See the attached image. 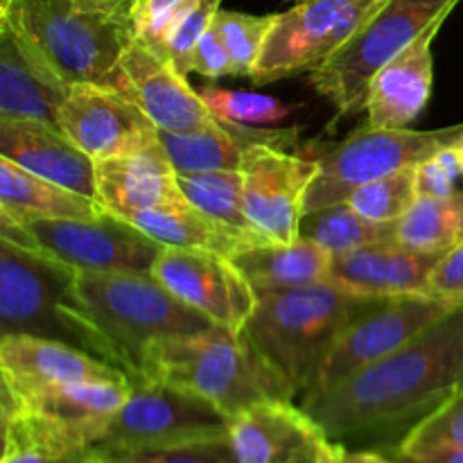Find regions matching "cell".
<instances>
[{
	"mask_svg": "<svg viewBox=\"0 0 463 463\" xmlns=\"http://www.w3.org/2000/svg\"><path fill=\"white\" fill-rule=\"evenodd\" d=\"M463 387V301L375 364L355 371L301 407L330 441L371 439L420 419Z\"/></svg>",
	"mask_w": 463,
	"mask_h": 463,
	"instance_id": "cell-1",
	"label": "cell"
},
{
	"mask_svg": "<svg viewBox=\"0 0 463 463\" xmlns=\"http://www.w3.org/2000/svg\"><path fill=\"white\" fill-rule=\"evenodd\" d=\"M138 378L203 398L229 419L256 402L297 398L244 333L220 326L154 339L143 348Z\"/></svg>",
	"mask_w": 463,
	"mask_h": 463,
	"instance_id": "cell-2",
	"label": "cell"
},
{
	"mask_svg": "<svg viewBox=\"0 0 463 463\" xmlns=\"http://www.w3.org/2000/svg\"><path fill=\"white\" fill-rule=\"evenodd\" d=\"M380 301L330 283L262 292L242 333L289 392L301 398L339 335Z\"/></svg>",
	"mask_w": 463,
	"mask_h": 463,
	"instance_id": "cell-3",
	"label": "cell"
},
{
	"mask_svg": "<svg viewBox=\"0 0 463 463\" xmlns=\"http://www.w3.org/2000/svg\"><path fill=\"white\" fill-rule=\"evenodd\" d=\"M0 23L68 86L111 84L134 39L129 16L81 0H0Z\"/></svg>",
	"mask_w": 463,
	"mask_h": 463,
	"instance_id": "cell-4",
	"label": "cell"
},
{
	"mask_svg": "<svg viewBox=\"0 0 463 463\" xmlns=\"http://www.w3.org/2000/svg\"><path fill=\"white\" fill-rule=\"evenodd\" d=\"M77 271L0 240V337L34 335L81 348L125 371L120 353L93 326L77 297Z\"/></svg>",
	"mask_w": 463,
	"mask_h": 463,
	"instance_id": "cell-5",
	"label": "cell"
},
{
	"mask_svg": "<svg viewBox=\"0 0 463 463\" xmlns=\"http://www.w3.org/2000/svg\"><path fill=\"white\" fill-rule=\"evenodd\" d=\"M75 288L95 328L120 353L129 380L138 378L143 348L154 339L197 333L213 326L154 274L77 271Z\"/></svg>",
	"mask_w": 463,
	"mask_h": 463,
	"instance_id": "cell-6",
	"label": "cell"
},
{
	"mask_svg": "<svg viewBox=\"0 0 463 463\" xmlns=\"http://www.w3.org/2000/svg\"><path fill=\"white\" fill-rule=\"evenodd\" d=\"M459 0H384L383 7L317 71L310 81L339 116L366 111L371 80L423 32L446 23Z\"/></svg>",
	"mask_w": 463,
	"mask_h": 463,
	"instance_id": "cell-7",
	"label": "cell"
},
{
	"mask_svg": "<svg viewBox=\"0 0 463 463\" xmlns=\"http://www.w3.org/2000/svg\"><path fill=\"white\" fill-rule=\"evenodd\" d=\"M0 238L75 271L152 274L163 249L125 217L109 211L95 220H16L0 213Z\"/></svg>",
	"mask_w": 463,
	"mask_h": 463,
	"instance_id": "cell-8",
	"label": "cell"
},
{
	"mask_svg": "<svg viewBox=\"0 0 463 463\" xmlns=\"http://www.w3.org/2000/svg\"><path fill=\"white\" fill-rule=\"evenodd\" d=\"M229 416L213 402L149 378H131L129 396L90 450L102 455L152 452L226 441Z\"/></svg>",
	"mask_w": 463,
	"mask_h": 463,
	"instance_id": "cell-9",
	"label": "cell"
},
{
	"mask_svg": "<svg viewBox=\"0 0 463 463\" xmlns=\"http://www.w3.org/2000/svg\"><path fill=\"white\" fill-rule=\"evenodd\" d=\"M463 134V125L443 129H378L362 127L321 154L319 172L303 203V215L346 202L348 194L369 181L414 167L439 149L450 147Z\"/></svg>",
	"mask_w": 463,
	"mask_h": 463,
	"instance_id": "cell-10",
	"label": "cell"
},
{
	"mask_svg": "<svg viewBox=\"0 0 463 463\" xmlns=\"http://www.w3.org/2000/svg\"><path fill=\"white\" fill-rule=\"evenodd\" d=\"M383 5L384 0H297L276 16L251 75L253 84H271L317 71Z\"/></svg>",
	"mask_w": 463,
	"mask_h": 463,
	"instance_id": "cell-11",
	"label": "cell"
},
{
	"mask_svg": "<svg viewBox=\"0 0 463 463\" xmlns=\"http://www.w3.org/2000/svg\"><path fill=\"white\" fill-rule=\"evenodd\" d=\"M459 303L461 301H457V298L437 297V294L428 292L383 298L378 306L357 317L339 335L335 346L321 362L315 383L307 389L306 396L324 392V389L333 387L355 371L375 364L383 357L396 353L398 348L419 337L430 326L437 324L441 317L455 310Z\"/></svg>",
	"mask_w": 463,
	"mask_h": 463,
	"instance_id": "cell-12",
	"label": "cell"
},
{
	"mask_svg": "<svg viewBox=\"0 0 463 463\" xmlns=\"http://www.w3.org/2000/svg\"><path fill=\"white\" fill-rule=\"evenodd\" d=\"M262 136L267 134L247 129V143L240 165L244 184V211L253 231L262 240L294 242L301 238L298 229H301L303 203L319 172V161L285 152L271 143V138L258 140Z\"/></svg>",
	"mask_w": 463,
	"mask_h": 463,
	"instance_id": "cell-13",
	"label": "cell"
},
{
	"mask_svg": "<svg viewBox=\"0 0 463 463\" xmlns=\"http://www.w3.org/2000/svg\"><path fill=\"white\" fill-rule=\"evenodd\" d=\"M131 380L57 383L32 389L3 384V411L16 414L75 452L95 448L129 396Z\"/></svg>",
	"mask_w": 463,
	"mask_h": 463,
	"instance_id": "cell-14",
	"label": "cell"
},
{
	"mask_svg": "<svg viewBox=\"0 0 463 463\" xmlns=\"http://www.w3.org/2000/svg\"><path fill=\"white\" fill-rule=\"evenodd\" d=\"M152 274L213 326L242 333L258 306V292L231 258L163 247Z\"/></svg>",
	"mask_w": 463,
	"mask_h": 463,
	"instance_id": "cell-15",
	"label": "cell"
},
{
	"mask_svg": "<svg viewBox=\"0 0 463 463\" xmlns=\"http://www.w3.org/2000/svg\"><path fill=\"white\" fill-rule=\"evenodd\" d=\"M59 122L63 134L95 163L158 143V127L138 104L107 84L71 86Z\"/></svg>",
	"mask_w": 463,
	"mask_h": 463,
	"instance_id": "cell-16",
	"label": "cell"
},
{
	"mask_svg": "<svg viewBox=\"0 0 463 463\" xmlns=\"http://www.w3.org/2000/svg\"><path fill=\"white\" fill-rule=\"evenodd\" d=\"M138 104L158 131H190L215 122L202 93L188 84L175 63L131 39L111 84Z\"/></svg>",
	"mask_w": 463,
	"mask_h": 463,
	"instance_id": "cell-17",
	"label": "cell"
},
{
	"mask_svg": "<svg viewBox=\"0 0 463 463\" xmlns=\"http://www.w3.org/2000/svg\"><path fill=\"white\" fill-rule=\"evenodd\" d=\"M235 463H321L333 448L321 425L294 401H265L229 420Z\"/></svg>",
	"mask_w": 463,
	"mask_h": 463,
	"instance_id": "cell-18",
	"label": "cell"
},
{
	"mask_svg": "<svg viewBox=\"0 0 463 463\" xmlns=\"http://www.w3.org/2000/svg\"><path fill=\"white\" fill-rule=\"evenodd\" d=\"M0 156L98 202V163L59 127L0 116Z\"/></svg>",
	"mask_w": 463,
	"mask_h": 463,
	"instance_id": "cell-19",
	"label": "cell"
},
{
	"mask_svg": "<svg viewBox=\"0 0 463 463\" xmlns=\"http://www.w3.org/2000/svg\"><path fill=\"white\" fill-rule=\"evenodd\" d=\"M0 371L3 384L32 389L57 383H111L129 380L125 371L98 360L81 348L34 335L0 337Z\"/></svg>",
	"mask_w": 463,
	"mask_h": 463,
	"instance_id": "cell-20",
	"label": "cell"
},
{
	"mask_svg": "<svg viewBox=\"0 0 463 463\" xmlns=\"http://www.w3.org/2000/svg\"><path fill=\"white\" fill-rule=\"evenodd\" d=\"M441 27L443 23L430 27L410 48L375 72L366 95V125L405 129L423 113L432 95V43Z\"/></svg>",
	"mask_w": 463,
	"mask_h": 463,
	"instance_id": "cell-21",
	"label": "cell"
},
{
	"mask_svg": "<svg viewBox=\"0 0 463 463\" xmlns=\"http://www.w3.org/2000/svg\"><path fill=\"white\" fill-rule=\"evenodd\" d=\"M98 202L104 211L127 217L138 211L184 203L179 176L158 143L98 163Z\"/></svg>",
	"mask_w": 463,
	"mask_h": 463,
	"instance_id": "cell-22",
	"label": "cell"
},
{
	"mask_svg": "<svg viewBox=\"0 0 463 463\" xmlns=\"http://www.w3.org/2000/svg\"><path fill=\"white\" fill-rule=\"evenodd\" d=\"M446 253H420L401 244H373L333 256L328 283L362 297L428 292L430 276Z\"/></svg>",
	"mask_w": 463,
	"mask_h": 463,
	"instance_id": "cell-23",
	"label": "cell"
},
{
	"mask_svg": "<svg viewBox=\"0 0 463 463\" xmlns=\"http://www.w3.org/2000/svg\"><path fill=\"white\" fill-rule=\"evenodd\" d=\"M71 86L59 80L12 27L0 23V116L27 118L59 127Z\"/></svg>",
	"mask_w": 463,
	"mask_h": 463,
	"instance_id": "cell-24",
	"label": "cell"
},
{
	"mask_svg": "<svg viewBox=\"0 0 463 463\" xmlns=\"http://www.w3.org/2000/svg\"><path fill=\"white\" fill-rule=\"evenodd\" d=\"M125 220L143 231L145 235L156 240L161 247L208 251L224 258H233L253 244L267 242L258 235L244 233V231L213 220L188 202L131 213Z\"/></svg>",
	"mask_w": 463,
	"mask_h": 463,
	"instance_id": "cell-25",
	"label": "cell"
},
{
	"mask_svg": "<svg viewBox=\"0 0 463 463\" xmlns=\"http://www.w3.org/2000/svg\"><path fill=\"white\" fill-rule=\"evenodd\" d=\"M258 294L328 283L333 253L307 238L258 242L231 258Z\"/></svg>",
	"mask_w": 463,
	"mask_h": 463,
	"instance_id": "cell-26",
	"label": "cell"
},
{
	"mask_svg": "<svg viewBox=\"0 0 463 463\" xmlns=\"http://www.w3.org/2000/svg\"><path fill=\"white\" fill-rule=\"evenodd\" d=\"M0 213L16 220H95L107 211L95 199L32 175L9 158L0 156Z\"/></svg>",
	"mask_w": 463,
	"mask_h": 463,
	"instance_id": "cell-27",
	"label": "cell"
},
{
	"mask_svg": "<svg viewBox=\"0 0 463 463\" xmlns=\"http://www.w3.org/2000/svg\"><path fill=\"white\" fill-rule=\"evenodd\" d=\"M163 149L176 175L240 170L247 129L220 120L190 131H158Z\"/></svg>",
	"mask_w": 463,
	"mask_h": 463,
	"instance_id": "cell-28",
	"label": "cell"
},
{
	"mask_svg": "<svg viewBox=\"0 0 463 463\" xmlns=\"http://www.w3.org/2000/svg\"><path fill=\"white\" fill-rule=\"evenodd\" d=\"M398 222H375L357 213L351 203L342 202L335 206L319 208L301 217V238L312 240L333 256L355 251L373 244L396 242ZM398 244V242H396Z\"/></svg>",
	"mask_w": 463,
	"mask_h": 463,
	"instance_id": "cell-29",
	"label": "cell"
},
{
	"mask_svg": "<svg viewBox=\"0 0 463 463\" xmlns=\"http://www.w3.org/2000/svg\"><path fill=\"white\" fill-rule=\"evenodd\" d=\"M463 240V193L448 199L419 197L398 220L396 242L420 253H448Z\"/></svg>",
	"mask_w": 463,
	"mask_h": 463,
	"instance_id": "cell-30",
	"label": "cell"
},
{
	"mask_svg": "<svg viewBox=\"0 0 463 463\" xmlns=\"http://www.w3.org/2000/svg\"><path fill=\"white\" fill-rule=\"evenodd\" d=\"M463 450V387L410 428L398 446V461L432 463Z\"/></svg>",
	"mask_w": 463,
	"mask_h": 463,
	"instance_id": "cell-31",
	"label": "cell"
},
{
	"mask_svg": "<svg viewBox=\"0 0 463 463\" xmlns=\"http://www.w3.org/2000/svg\"><path fill=\"white\" fill-rule=\"evenodd\" d=\"M185 202L193 203L213 220L226 226L253 233L251 222L244 211V184L240 170L202 172V175H176ZM260 238V235H258Z\"/></svg>",
	"mask_w": 463,
	"mask_h": 463,
	"instance_id": "cell-32",
	"label": "cell"
},
{
	"mask_svg": "<svg viewBox=\"0 0 463 463\" xmlns=\"http://www.w3.org/2000/svg\"><path fill=\"white\" fill-rule=\"evenodd\" d=\"M199 93H202L203 102L211 109L215 120H220L222 125L240 127V129L276 127L297 111V104L283 102V99L271 98V95L249 93V90L203 86Z\"/></svg>",
	"mask_w": 463,
	"mask_h": 463,
	"instance_id": "cell-33",
	"label": "cell"
},
{
	"mask_svg": "<svg viewBox=\"0 0 463 463\" xmlns=\"http://www.w3.org/2000/svg\"><path fill=\"white\" fill-rule=\"evenodd\" d=\"M276 16L279 14H244L233 9H220L215 14V25L233 63V77L253 75Z\"/></svg>",
	"mask_w": 463,
	"mask_h": 463,
	"instance_id": "cell-34",
	"label": "cell"
},
{
	"mask_svg": "<svg viewBox=\"0 0 463 463\" xmlns=\"http://www.w3.org/2000/svg\"><path fill=\"white\" fill-rule=\"evenodd\" d=\"M416 199H419V190H416L414 165L360 185L348 194L346 203L375 222H398Z\"/></svg>",
	"mask_w": 463,
	"mask_h": 463,
	"instance_id": "cell-35",
	"label": "cell"
},
{
	"mask_svg": "<svg viewBox=\"0 0 463 463\" xmlns=\"http://www.w3.org/2000/svg\"><path fill=\"white\" fill-rule=\"evenodd\" d=\"M199 0H138L129 12L136 41L165 57V43Z\"/></svg>",
	"mask_w": 463,
	"mask_h": 463,
	"instance_id": "cell-36",
	"label": "cell"
},
{
	"mask_svg": "<svg viewBox=\"0 0 463 463\" xmlns=\"http://www.w3.org/2000/svg\"><path fill=\"white\" fill-rule=\"evenodd\" d=\"M86 452L66 450L23 420L3 416V461L0 463H80Z\"/></svg>",
	"mask_w": 463,
	"mask_h": 463,
	"instance_id": "cell-37",
	"label": "cell"
},
{
	"mask_svg": "<svg viewBox=\"0 0 463 463\" xmlns=\"http://www.w3.org/2000/svg\"><path fill=\"white\" fill-rule=\"evenodd\" d=\"M463 176L461 158L455 147L439 149L434 156L416 165V190L419 197L448 199L459 194V179Z\"/></svg>",
	"mask_w": 463,
	"mask_h": 463,
	"instance_id": "cell-38",
	"label": "cell"
},
{
	"mask_svg": "<svg viewBox=\"0 0 463 463\" xmlns=\"http://www.w3.org/2000/svg\"><path fill=\"white\" fill-rule=\"evenodd\" d=\"M104 457L111 463H235L229 441L193 443V446L167 448V450L125 452V455Z\"/></svg>",
	"mask_w": 463,
	"mask_h": 463,
	"instance_id": "cell-39",
	"label": "cell"
},
{
	"mask_svg": "<svg viewBox=\"0 0 463 463\" xmlns=\"http://www.w3.org/2000/svg\"><path fill=\"white\" fill-rule=\"evenodd\" d=\"M193 72L208 77V80L233 77V63H231L229 50H226L224 41H222L215 21H213V25L208 27L206 34L199 41L197 50H194Z\"/></svg>",
	"mask_w": 463,
	"mask_h": 463,
	"instance_id": "cell-40",
	"label": "cell"
},
{
	"mask_svg": "<svg viewBox=\"0 0 463 463\" xmlns=\"http://www.w3.org/2000/svg\"><path fill=\"white\" fill-rule=\"evenodd\" d=\"M428 294L463 301V240L434 267L428 283Z\"/></svg>",
	"mask_w": 463,
	"mask_h": 463,
	"instance_id": "cell-41",
	"label": "cell"
},
{
	"mask_svg": "<svg viewBox=\"0 0 463 463\" xmlns=\"http://www.w3.org/2000/svg\"><path fill=\"white\" fill-rule=\"evenodd\" d=\"M321 463H402V461H392L387 459L380 452L371 450H346L342 443H333Z\"/></svg>",
	"mask_w": 463,
	"mask_h": 463,
	"instance_id": "cell-42",
	"label": "cell"
},
{
	"mask_svg": "<svg viewBox=\"0 0 463 463\" xmlns=\"http://www.w3.org/2000/svg\"><path fill=\"white\" fill-rule=\"evenodd\" d=\"M136 3H138V0H107L109 7L116 9L118 14H125V16H129L131 7H134Z\"/></svg>",
	"mask_w": 463,
	"mask_h": 463,
	"instance_id": "cell-43",
	"label": "cell"
},
{
	"mask_svg": "<svg viewBox=\"0 0 463 463\" xmlns=\"http://www.w3.org/2000/svg\"><path fill=\"white\" fill-rule=\"evenodd\" d=\"M80 463H111V461H109L104 455H99V452L89 450V452H86V455H84V459H81Z\"/></svg>",
	"mask_w": 463,
	"mask_h": 463,
	"instance_id": "cell-44",
	"label": "cell"
},
{
	"mask_svg": "<svg viewBox=\"0 0 463 463\" xmlns=\"http://www.w3.org/2000/svg\"><path fill=\"white\" fill-rule=\"evenodd\" d=\"M432 463H463V450H461V452H455V455H448V457H443V459H439V461H432Z\"/></svg>",
	"mask_w": 463,
	"mask_h": 463,
	"instance_id": "cell-45",
	"label": "cell"
},
{
	"mask_svg": "<svg viewBox=\"0 0 463 463\" xmlns=\"http://www.w3.org/2000/svg\"><path fill=\"white\" fill-rule=\"evenodd\" d=\"M452 147H455V152H457V156L461 158V165H463V134L459 136V138L455 140V143H452Z\"/></svg>",
	"mask_w": 463,
	"mask_h": 463,
	"instance_id": "cell-46",
	"label": "cell"
},
{
	"mask_svg": "<svg viewBox=\"0 0 463 463\" xmlns=\"http://www.w3.org/2000/svg\"><path fill=\"white\" fill-rule=\"evenodd\" d=\"M81 3H90V5H99V7H107V9H111L107 5V0H81ZM113 12H116V9H113ZM122 16H125V14H122Z\"/></svg>",
	"mask_w": 463,
	"mask_h": 463,
	"instance_id": "cell-47",
	"label": "cell"
}]
</instances>
